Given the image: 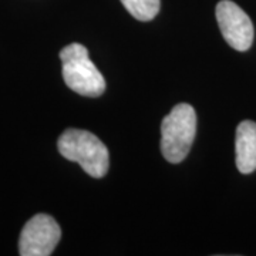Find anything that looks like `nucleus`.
Returning a JSON list of instances; mask_svg holds the SVG:
<instances>
[{
    "instance_id": "1",
    "label": "nucleus",
    "mask_w": 256,
    "mask_h": 256,
    "mask_svg": "<svg viewBox=\"0 0 256 256\" xmlns=\"http://www.w3.org/2000/svg\"><path fill=\"white\" fill-rule=\"evenodd\" d=\"M57 148L66 160L80 164L92 178H102L108 171V150L98 137L88 131L76 128L66 130L57 141Z\"/></svg>"
},
{
    "instance_id": "2",
    "label": "nucleus",
    "mask_w": 256,
    "mask_h": 256,
    "mask_svg": "<svg viewBox=\"0 0 256 256\" xmlns=\"http://www.w3.org/2000/svg\"><path fill=\"white\" fill-rule=\"evenodd\" d=\"M196 134V112L194 107L181 102L175 106L161 122V151L172 164L184 161Z\"/></svg>"
},
{
    "instance_id": "3",
    "label": "nucleus",
    "mask_w": 256,
    "mask_h": 256,
    "mask_svg": "<svg viewBox=\"0 0 256 256\" xmlns=\"http://www.w3.org/2000/svg\"><path fill=\"white\" fill-rule=\"evenodd\" d=\"M64 82L70 90L84 97H100L106 80L88 57V50L80 43H72L60 52Z\"/></svg>"
},
{
    "instance_id": "4",
    "label": "nucleus",
    "mask_w": 256,
    "mask_h": 256,
    "mask_svg": "<svg viewBox=\"0 0 256 256\" xmlns=\"http://www.w3.org/2000/svg\"><path fill=\"white\" fill-rule=\"evenodd\" d=\"M62 238V229L53 216L37 214L22 229L18 254L22 256H48Z\"/></svg>"
},
{
    "instance_id": "5",
    "label": "nucleus",
    "mask_w": 256,
    "mask_h": 256,
    "mask_svg": "<svg viewBox=\"0 0 256 256\" xmlns=\"http://www.w3.org/2000/svg\"><path fill=\"white\" fill-rule=\"evenodd\" d=\"M215 14L225 42L238 52H246L255 36L252 20L246 13L236 3L222 0L216 4Z\"/></svg>"
},
{
    "instance_id": "6",
    "label": "nucleus",
    "mask_w": 256,
    "mask_h": 256,
    "mask_svg": "<svg viewBox=\"0 0 256 256\" xmlns=\"http://www.w3.org/2000/svg\"><path fill=\"white\" fill-rule=\"evenodd\" d=\"M236 166L242 174L256 170V122L242 121L236 128L235 138Z\"/></svg>"
},
{
    "instance_id": "7",
    "label": "nucleus",
    "mask_w": 256,
    "mask_h": 256,
    "mask_svg": "<svg viewBox=\"0 0 256 256\" xmlns=\"http://www.w3.org/2000/svg\"><path fill=\"white\" fill-rule=\"evenodd\" d=\"M124 8L132 18L140 22H150L160 12L161 0H121Z\"/></svg>"
}]
</instances>
